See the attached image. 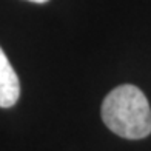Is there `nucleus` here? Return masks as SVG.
Instances as JSON below:
<instances>
[{
	"label": "nucleus",
	"instance_id": "nucleus-3",
	"mask_svg": "<svg viewBox=\"0 0 151 151\" xmlns=\"http://www.w3.org/2000/svg\"><path fill=\"white\" fill-rule=\"evenodd\" d=\"M28 2H32V3H46L48 0H28Z\"/></svg>",
	"mask_w": 151,
	"mask_h": 151
},
{
	"label": "nucleus",
	"instance_id": "nucleus-2",
	"mask_svg": "<svg viewBox=\"0 0 151 151\" xmlns=\"http://www.w3.org/2000/svg\"><path fill=\"white\" fill-rule=\"evenodd\" d=\"M20 96L19 77L6 57L5 51L0 48V106L9 108L16 105Z\"/></svg>",
	"mask_w": 151,
	"mask_h": 151
},
{
	"label": "nucleus",
	"instance_id": "nucleus-1",
	"mask_svg": "<svg viewBox=\"0 0 151 151\" xmlns=\"http://www.w3.org/2000/svg\"><path fill=\"white\" fill-rule=\"evenodd\" d=\"M102 120L125 139H143L151 134V108L147 96L134 85H120L108 93L102 104Z\"/></svg>",
	"mask_w": 151,
	"mask_h": 151
}]
</instances>
